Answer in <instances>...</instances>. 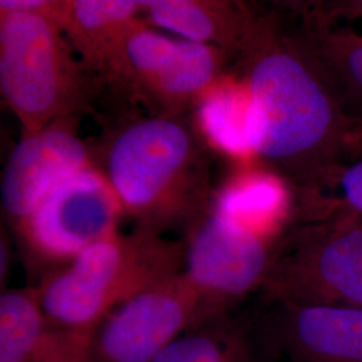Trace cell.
I'll return each mask as SVG.
<instances>
[{
  "label": "cell",
  "instance_id": "cell-6",
  "mask_svg": "<svg viewBox=\"0 0 362 362\" xmlns=\"http://www.w3.org/2000/svg\"><path fill=\"white\" fill-rule=\"evenodd\" d=\"M230 58L214 46L158 33L141 18L124 39L105 85L155 116H184L226 76Z\"/></svg>",
  "mask_w": 362,
  "mask_h": 362
},
{
  "label": "cell",
  "instance_id": "cell-10",
  "mask_svg": "<svg viewBox=\"0 0 362 362\" xmlns=\"http://www.w3.org/2000/svg\"><path fill=\"white\" fill-rule=\"evenodd\" d=\"M78 118H65L23 134L1 176V209L15 227L62 181L97 167V156L78 134Z\"/></svg>",
  "mask_w": 362,
  "mask_h": 362
},
{
  "label": "cell",
  "instance_id": "cell-15",
  "mask_svg": "<svg viewBox=\"0 0 362 362\" xmlns=\"http://www.w3.org/2000/svg\"><path fill=\"white\" fill-rule=\"evenodd\" d=\"M140 19V1L66 0L61 25L82 64L105 83L124 39Z\"/></svg>",
  "mask_w": 362,
  "mask_h": 362
},
{
  "label": "cell",
  "instance_id": "cell-7",
  "mask_svg": "<svg viewBox=\"0 0 362 362\" xmlns=\"http://www.w3.org/2000/svg\"><path fill=\"white\" fill-rule=\"evenodd\" d=\"M124 215L104 173L93 167L57 185L13 230L38 285L88 247L118 233Z\"/></svg>",
  "mask_w": 362,
  "mask_h": 362
},
{
  "label": "cell",
  "instance_id": "cell-17",
  "mask_svg": "<svg viewBox=\"0 0 362 362\" xmlns=\"http://www.w3.org/2000/svg\"><path fill=\"white\" fill-rule=\"evenodd\" d=\"M151 362H255L246 326L231 314L194 326Z\"/></svg>",
  "mask_w": 362,
  "mask_h": 362
},
{
  "label": "cell",
  "instance_id": "cell-9",
  "mask_svg": "<svg viewBox=\"0 0 362 362\" xmlns=\"http://www.w3.org/2000/svg\"><path fill=\"white\" fill-rule=\"evenodd\" d=\"M199 293L184 272L112 311L91 336L86 362H151L204 324Z\"/></svg>",
  "mask_w": 362,
  "mask_h": 362
},
{
  "label": "cell",
  "instance_id": "cell-18",
  "mask_svg": "<svg viewBox=\"0 0 362 362\" xmlns=\"http://www.w3.org/2000/svg\"><path fill=\"white\" fill-rule=\"evenodd\" d=\"M330 189L339 192L330 199L334 206L362 216V158L342 167Z\"/></svg>",
  "mask_w": 362,
  "mask_h": 362
},
{
  "label": "cell",
  "instance_id": "cell-1",
  "mask_svg": "<svg viewBox=\"0 0 362 362\" xmlns=\"http://www.w3.org/2000/svg\"><path fill=\"white\" fill-rule=\"evenodd\" d=\"M236 58L250 94L248 140L254 156L284 177L299 200L322 196L348 164L353 119L281 13L254 6Z\"/></svg>",
  "mask_w": 362,
  "mask_h": 362
},
{
  "label": "cell",
  "instance_id": "cell-4",
  "mask_svg": "<svg viewBox=\"0 0 362 362\" xmlns=\"http://www.w3.org/2000/svg\"><path fill=\"white\" fill-rule=\"evenodd\" d=\"M184 242L134 228L95 242L37 286L54 326L91 338L118 306L184 272Z\"/></svg>",
  "mask_w": 362,
  "mask_h": 362
},
{
  "label": "cell",
  "instance_id": "cell-8",
  "mask_svg": "<svg viewBox=\"0 0 362 362\" xmlns=\"http://www.w3.org/2000/svg\"><path fill=\"white\" fill-rule=\"evenodd\" d=\"M279 240L212 208L187 230L184 274L202 298L206 322L228 315L270 272Z\"/></svg>",
  "mask_w": 362,
  "mask_h": 362
},
{
  "label": "cell",
  "instance_id": "cell-20",
  "mask_svg": "<svg viewBox=\"0 0 362 362\" xmlns=\"http://www.w3.org/2000/svg\"><path fill=\"white\" fill-rule=\"evenodd\" d=\"M362 158V121H353L346 139V160L351 161Z\"/></svg>",
  "mask_w": 362,
  "mask_h": 362
},
{
  "label": "cell",
  "instance_id": "cell-5",
  "mask_svg": "<svg viewBox=\"0 0 362 362\" xmlns=\"http://www.w3.org/2000/svg\"><path fill=\"white\" fill-rule=\"evenodd\" d=\"M329 203L281 239L260 288L272 303L362 309V216Z\"/></svg>",
  "mask_w": 362,
  "mask_h": 362
},
{
  "label": "cell",
  "instance_id": "cell-16",
  "mask_svg": "<svg viewBox=\"0 0 362 362\" xmlns=\"http://www.w3.org/2000/svg\"><path fill=\"white\" fill-rule=\"evenodd\" d=\"M192 121L209 149L240 161L255 157L248 140L250 94L240 78H221L194 106Z\"/></svg>",
  "mask_w": 362,
  "mask_h": 362
},
{
  "label": "cell",
  "instance_id": "cell-3",
  "mask_svg": "<svg viewBox=\"0 0 362 362\" xmlns=\"http://www.w3.org/2000/svg\"><path fill=\"white\" fill-rule=\"evenodd\" d=\"M97 83L58 16L39 11L38 0L0 1V91L23 134L78 118Z\"/></svg>",
  "mask_w": 362,
  "mask_h": 362
},
{
  "label": "cell",
  "instance_id": "cell-14",
  "mask_svg": "<svg viewBox=\"0 0 362 362\" xmlns=\"http://www.w3.org/2000/svg\"><path fill=\"white\" fill-rule=\"evenodd\" d=\"M297 192L270 169H243L214 194L212 209L275 240L297 220Z\"/></svg>",
  "mask_w": 362,
  "mask_h": 362
},
{
  "label": "cell",
  "instance_id": "cell-19",
  "mask_svg": "<svg viewBox=\"0 0 362 362\" xmlns=\"http://www.w3.org/2000/svg\"><path fill=\"white\" fill-rule=\"evenodd\" d=\"M305 10L329 25L362 21V0L299 1Z\"/></svg>",
  "mask_w": 362,
  "mask_h": 362
},
{
  "label": "cell",
  "instance_id": "cell-2",
  "mask_svg": "<svg viewBox=\"0 0 362 362\" xmlns=\"http://www.w3.org/2000/svg\"><path fill=\"white\" fill-rule=\"evenodd\" d=\"M209 151L185 115H149L115 132L98 168L136 228L187 231L212 207Z\"/></svg>",
  "mask_w": 362,
  "mask_h": 362
},
{
  "label": "cell",
  "instance_id": "cell-21",
  "mask_svg": "<svg viewBox=\"0 0 362 362\" xmlns=\"http://www.w3.org/2000/svg\"><path fill=\"white\" fill-rule=\"evenodd\" d=\"M0 362H50L38 356L13 350H0Z\"/></svg>",
  "mask_w": 362,
  "mask_h": 362
},
{
  "label": "cell",
  "instance_id": "cell-12",
  "mask_svg": "<svg viewBox=\"0 0 362 362\" xmlns=\"http://www.w3.org/2000/svg\"><path fill=\"white\" fill-rule=\"evenodd\" d=\"M141 18L177 38L208 45L238 57L254 6L233 0H141Z\"/></svg>",
  "mask_w": 362,
  "mask_h": 362
},
{
  "label": "cell",
  "instance_id": "cell-13",
  "mask_svg": "<svg viewBox=\"0 0 362 362\" xmlns=\"http://www.w3.org/2000/svg\"><path fill=\"white\" fill-rule=\"evenodd\" d=\"M298 19V37L325 81L353 121H362V31L329 25L302 7L299 1L286 3Z\"/></svg>",
  "mask_w": 362,
  "mask_h": 362
},
{
  "label": "cell",
  "instance_id": "cell-11",
  "mask_svg": "<svg viewBox=\"0 0 362 362\" xmlns=\"http://www.w3.org/2000/svg\"><path fill=\"white\" fill-rule=\"evenodd\" d=\"M275 339L293 362H362V309L274 303Z\"/></svg>",
  "mask_w": 362,
  "mask_h": 362
}]
</instances>
